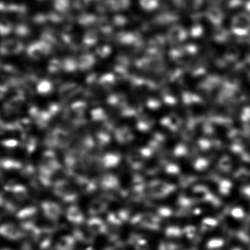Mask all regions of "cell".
Returning a JSON list of instances; mask_svg holds the SVG:
<instances>
[{
  "instance_id": "5",
  "label": "cell",
  "mask_w": 250,
  "mask_h": 250,
  "mask_svg": "<svg viewBox=\"0 0 250 250\" xmlns=\"http://www.w3.org/2000/svg\"><path fill=\"white\" fill-rule=\"evenodd\" d=\"M1 166L5 171H16L22 169L23 165L22 163L11 158H4L1 159Z\"/></svg>"
},
{
  "instance_id": "10",
  "label": "cell",
  "mask_w": 250,
  "mask_h": 250,
  "mask_svg": "<svg viewBox=\"0 0 250 250\" xmlns=\"http://www.w3.org/2000/svg\"><path fill=\"white\" fill-rule=\"evenodd\" d=\"M94 64V59L90 55L82 57L79 62V68L82 70H86L90 68Z\"/></svg>"
},
{
  "instance_id": "13",
  "label": "cell",
  "mask_w": 250,
  "mask_h": 250,
  "mask_svg": "<svg viewBox=\"0 0 250 250\" xmlns=\"http://www.w3.org/2000/svg\"><path fill=\"white\" fill-rule=\"evenodd\" d=\"M63 68L67 72H72L76 68V63L73 60L68 59L64 63Z\"/></svg>"
},
{
  "instance_id": "4",
  "label": "cell",
  "mask_w": 250,
  "mask_h": 250,
  "mask_svg": "<svg viewBox=\"0 0 250 250\" xmlns=\"http://www.w3.org/2000/svg\"><path fill=\"white\" fill-rule=\"evenodd\" d=\"M73 234L75 240L81 242L90 243L94 241V234L88 227L87 228L82 227L76 228L74 229Z\"/></svg>"
},
{
  "instance_id": "6",
  "label": "cell",
  "mask_w": 250,
  "mask_h": 250,
  "mask_svg": "<svg viewBox=\"0 0 250 250\" xmlns=\"http://www.w3.org/2000/svg\"><path fill=\"white\" fill-rule=\"evenodd\" d=\"M75 241L73 236H62L57 243L56 248L58 250H72L74 247Z\"/></svg>"
},
{
  "instance_id": "8",
  "label": "cell",
  "mask_w": 250,
  "mask_h": 250,
  "mask_svg": "<svg viewBox=\"0 0 250 250\" xmlns=\"http://www.w3.org/2000/svg\"><path fill=\"white\" fill-rule=\"evenodd\" d=\"M87 226L94 235L102 233L104 229L102 220L96 217H92L87 221Z\"/></svg>"
},
{
  "instance_id": "11",
  "label": "cell",
  "mask_w": 250,
  "mask_h": 250,
  "mask_svg": "<svg viewBox=\"0 0 250 250\" xmlns=\"http://www.w3.org/2000/svg\"><path fill=\"white\" fill-rule=\"evenodd\" d=\"M36 169L33 165L28 164L23 166L21 169V174L24 178H29L32 180L35 177Z\"/></svg>"
},
{
  "instance_id": "3",
  "label": "cell",
  "mask_w": 250,
  "mask_h": 250,
  "mask_svg": "<svg viewBox=\"0 0 250 250\" xmlns=\"http://www.w3.org/2000/svg\"><path fill=\"white\" fill-rule=\"evenodd\" d=\"M66 216L68 221L76 225H81L85 221L84 216L82 211L76 205H72L68 208Z\"/></svg>"
},
{
  "instance_id": "2",
  "label": "cell",
  "mask_w": 250,
  "mask_h": 250,
  "mask_svg": "<svg viewBox=\"0 0 250 250\" xmlns=\"http://www.w3.org/2000/svg\"><path fill=\"white\" fill-rule=\"evenodd\" d=\"M0 232L5 238L12 240L20 239L24 236L22 229L11 222L5 223L2 225Z\"/></svg>"
},
{
  "instance_id": "9",
  "label": "cell",
  "mask_w": 250,
  "mask_h": 250,
  "mask_svg": "<svg viewBox=\"0 0 250 250\" xmlns=\"http://www.w3.org/2000/svg\"><path fill=\"white\" fill-rule=\"evenodd\" d=\"M104 210V205L101 201L94 200L90 202L88 207V212L89 214L94 216L98 214Z\"/></svg>"
},
{
  "instance_id": "18",
  "label": "cell",
  "mask_w": 250,
  "mask_h": 250,
  "mask_svg": "<svg viewBox=\"0 0 250 250\" xmlns=\"http://www.w3.org/2000/svg\"><path fill=\"white\" fill-rule=\"evenodd\" d=\"M232 216L236 218H240L244 216V212L241 208H235L232 210L231 213Z\"/></svg>"
},
{
  "instance_id": "15",
  "label": "cell",
  "mask_w": 250,
  "mask_h": 250,
  "mask_svg": "<svg viewBox=\"0 0 250 250\" xmlns=\"http://www.w3.org/2000/svg\"><path fill=\"white\" fill-rule=\"evenodd\" d=\"M36 141L33 138L29 139L25 145V148L27 153L29 154L32 153L36 148Z\"/></svg>"
},
{
  "instance_id": "16",
  "label": "cell",
  "mask_w": 250,
  "mask_h": 250,
  "mask_svg": "<svg viewBox=\"0 0 250 250\" xmlns=\"http://www.w3.org/2000/svg\"><path fill=\"white\" fill-rule=\"evenodd\" d=\"M60 68V64L59 62L56 60H54L51 62L50 66L49 67V70L50 72L54 73L59 70Z\"/></svg>"
},
{
  "instance_id": "14",
  "label": "cell",
  "mask_w": 250,
  "mask_h": 250,
  "mask_svg": "<svg viewBox=\"0 0 250 250\" xmlns=\"http://www.w3.org/2000/svg\"><path fill=\"white\" fill-rule=\"evenodd\" d=\"M72 108L74 112L78 113H82L86 108V104L83 102H77L72 105Z\"/></svg>"
},
{
  "instance_id": "1",
  "label": "cell",
  "mask_w": 250,
  "mask_h": 250,
  "mask_svg": "<svg viewBox=\"0 0 250 250\" xmlns=\"http://www.w3.org/2000/svg\"><path fill=\"white\" fill-rule=\"evenodd\" d=\"M44 216L51 221L59 219L62 213L61 208L57 203L51 201H44L41 203Z\"/></svg>"
},
{
  "instance_id": "7",
  "label": "cell",
  "mask_w": 250,
  "mask_h": 250,
  "mask_svg": "<svg viewBox=\"0 0 250 250\" xmlns=\"http://www.w3.org/2000/svg\"><path fill=\"white\" fill-rule=\"evenodd\" d=\"M38 213V209L34 206H29L21 209L17 213L16 217L21 220H30L35 217Z\"/></svg>"
},
{
  "instance_id": "12",
  "label": "cell",
  "mask_w": 250,
  "mask_h": 250,
  "mask_svg": "<svg viewBox=\"0 0 250 250\" xmlns=\"http://www.w3.org/2000/svg\"><path fill=\"white\" fill-rule=\"evenodd\" d=\"M52 89L51 84L49 81L46 80L41 81L37 86V90L39 94H46L50 92Z\"/></svg>"
},
{
  "instance_id": "17",
  "label": "cell",
  "mask_w": 250,
  "mask_h": 250,
  "mask_svg": "<svg viewBox=\"0 0 250 250\" xmlns=\"http://www.w3.org/2000/svg\"><path fill=\"white\" fill-rule=\"evenodd\" d=\"M2 144L5 147L8 148H14L18 145V142L13 139L6 140L2 142Z\"/></svg>"
}]
</instances>
